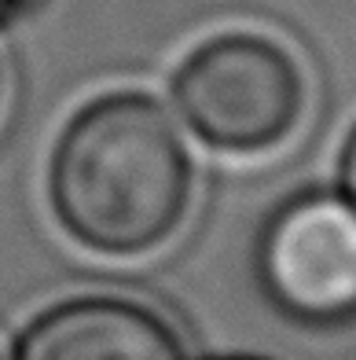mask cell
<instances>
[{"mask_svg":"<svg viewBox=\"0 0 356 360\" xmlns=\"http://www.w3.org/2000/svg\"><path fill=\"white\" fill-rule=\"evenodd\" d=\"M191 176V155L166 107L143 92H110L62 129L48 166V202L85 250L140 257L184 224Z\"/></svg>","mask_w":356,"mask_h":360,"instance_id":"6da1fadb","label":"cell"},{"mask_svg":"<svg viewBox=\"0 0 356 360\" xmlns=\"http://www.w3.org/2000/svg\"><path fill=\"white\" fill-rule=\"evenodd\" d=\"M191 133L220 151L276 147L305 110V77L283 44L261 34H220L199 44L173 77Z\"/></svg>","mask_w":356,"mask_h":360,"instance_id":"7a4b0ae2","label":"cell"},{"mask_svg":"<svg viewBox=\"0 0 356 360\" xmlns=\"http://www.w3.org/2000/svg\"><path fill=\"white\" fill-rule=\"evenodd\" d=\"M253 269L268 305L290 323H356V210L327 191L286 199L257 236Z\"/></svg>","mask_w":356,"mask_h":360,"instance_id":"3957f363","label":"cell"},{"mask_svg":"<svg viewBox=\"0 0 356 360\" xmlns=\"http://www.w3.org/2000/svg\"><path fill=\"white\" fill-rule=\"evenodd\" d=\"M11 360H187V349L158 309L121 294H77L29 320Z\"/></svg>","mask_w":356,"mask_h":360,"instance_id":"277c9868","label":"cell"},{"mask_svg":"<svg viewBox=\"0 0 356 360\" xmlns=\"http://www.w3.org/2000/svg\"><path fill=\"white\" fill-rule=\"evenodd\" d=\"M342 191H345L349 206L356 210V129L349 133V140L342 147Z\"/></svg>","mask_w":356,"mask_h":360,"instance_id":"5b68a950","label":"cell"},{"mask_svg":"<svg viewBox=\"0 0 356 360\" xmlns=\"http://www.w3.org/2000/svg\"><path fill=\"white\" fill-rule=\"evenodd\" d=\"M224 360H261V356H224Z\"/></svg>","mask_w":356,"mask_h":360,"instance_id":"8992f818","label":"cell"},{"mask_svg":"<svg viewBox=\"0 0 356 360\" xmlns=\"http://www.w3.org/2000/svg\"><path fill=\"white\" fill-rule=\"evenodd\" d=\"M0 4H4V0H0Z\"/></svg>","mask_w":356,"mask_h":360,"instance_id":"52a82bcc","label":"cell"}]
</instances>
